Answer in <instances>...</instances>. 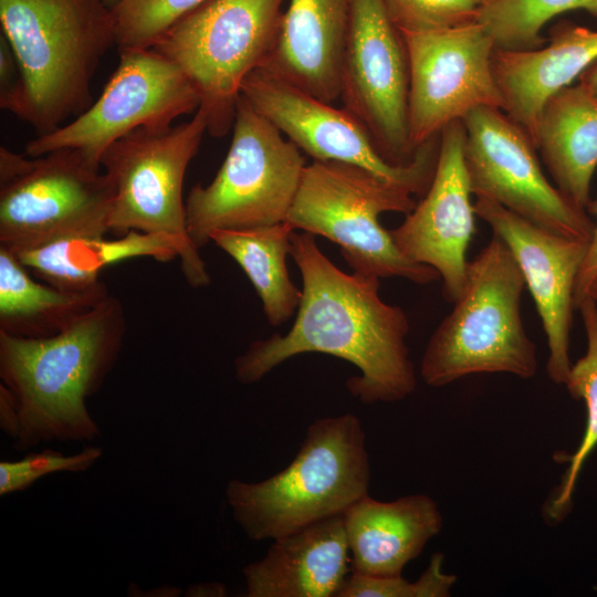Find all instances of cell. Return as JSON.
I'll return each instance as SVG.
<instances>
[{
    "label": "cell",
    "mask_w": 597,
    "mask_h": 597,
    "mask_svg": "<svg viewBox=\"0 0 597 597\" xmlns=\"http://www.w3.org/2000/svg\"><path fill=\"white\" fill-rule=\"evenodd\" d=\"M572 10H585L597 18V0H489L478 22L485 28L495 50L531 51L546 42L542 34L546 23Z\"/></svg>",
    "instance_id": "obj_27"
},
{
    "label": "cell",
    "mask_w": 597,
    "mask_h": 597,
    "mask_svg": "<svg viewBox=\"0 0 597 597\" xmlns=\"http://www.w3.org/2000/svg\"><path fill=\"white\" fill-rule=\"evenodd\" d=\"M228 154L207 186L186 198L189 237L201 249L214 230L285 222L306 166L298 147L241 95Z\"/></svg>",
    "instance_id": "obj_9"
},
{
    "label": "cell",
    "mask_w": 597,
    "mask_h": 597,
    "mask_svg": "<svg viewBox=\"0 0 597 597\" xmlns=\"http://www.w3.org/2000/svg\"><path fill=\"white\" fill-rule=\"evenodd\" d=\"M284 0H207L169 27L153 49L172 61L200 96L209 133L232 128L245 77L274 50Z\"/></svg>",
    "instance_id": "obj_8"
},
{
    "label": "cell",
    "mask_w": 597,
    "mask_h": 597,
    "mask_svg": "<svg viewBox=\"0 0 597 597\" xmlns=\"http://www.w3.org/2000/svg\"><path fill=\"white\" fill-rule=\"evenodd\" d=\"M444 556L434 553L416 582L400 576H369L350 573L336 597H448L457 576L443 572Z\"/></svg>",
    "instance_id": "obj_29"
},
{
    "label": "cell",
    "mask_w": 597,
    "mask_h": 597,
    "mask_svg": "<svg viewBox=\"0 0 597 597\" xmlns=\"http://www.w3.org/2000/svg\"><path fill=\"white\" fill-rule=\"evenodd\" d=\"M242 573L247 597H336L350 573L343 515L273 540Z\"/></svg>",
    "instance_id": "obj_19"
},
{
    "label": "cell",
    "mask_w": 597,
    "mask_h": 597,
    "mask_svg": "<svg viewBox=\"0 0 597 597\" xmlns=\"http://www.w3.org/2000/svg\"><path fill=\"white\" fill-rule=\"evenodd\" d=\"M409 82L406 43L383 1L352 0L339 98L394 166L409 165L418 154L409 138Z\"/></svg>",
    "instance_id": "obj_14"
},
{
    "label": "cell",
    "mask_w": 597,
    "mask_h": 597,
    "mask_svg": "<svg viewBox=\"0 0 597 597\" xmlns=\"http://www.w3.org/2000/svg\"><path fill=\"white\" fill-rule=\"evenodd\" d=\"M401 33L452 29L478 22L489 0H381Z\"/></svg>",
    "instance_id": "obj_30"
},
{
    "label": "cell",
    "mask_w": 597,
    "mask_h": 597,
    "mask_svg": "<svg viewBox=\"0 0 597 597\" xmlns=\"http://www.w3.org/2000/svg\"><path fill=\"white\" fill-rule=\"evenodd\" d=\"M587 336L586 354L570 367L565 386L574 399H584L587 409L586 427L576 452L568 459V467L555 489L543 514L547 523H558L569 513L572 496L579 472L597 446V303L589 295L580 303Z\"/></svg>",
    "instance_id": "obj_26"
},
{
    "label": "cell",
    "mask_w": 597,
    "mask_h": 597,
    "mask_svg": "<svg viewBox=\"0 0 597 597\" xmlns=\"http://www.w3.org/2000/svg\"><path fill=\"white\" fill-rule=\"evenodd\" d=\"M0 23L23 75L19 118L36 136L92 104V80L115 45L113 11L105 0H0Z\"/></svg>",
    "instance_id": "obj_3"
},
{
    "label": "cell",
    "mask_w": 597,
    "mask_h": 597,
    "mask_svg": "<svg viewBox=\"0 0 597 597\" xmlns=\"http://www.w3.org/2000/svg\"><path fill=\"white\" fill-rule=\"evenodd\" d=\"M294 229L286 221L273 226L214 230L210 241L244 271L259 295L272 326H280L297 311L302 297L286 266Z\"/></svg>",
    "instance_id": "obj_25"
},
{
    "label": "cell",
    "mask_w": 597,
    "mask_h": 597,
    "mask_svg": "<svg viewBox=\"0 0 597 597\" xmlns=\"http://www.w3.org/2000/svg\"><path fill=\"white\" fill-rule=\"evenodd\" d=\"M534 144L554 185L586 210L597 168V100L579 83L555 92L541 109Z\"/></svg>",
    "instance_id": "obj_22"
},
{
    "label": "cell",
    "mask_w": 597,
    "mask_h": 597,
    "mask_svg": "<svg viewBox=\"0 0 597 597\" xmlns=\"http://www.w3.org/2000/svg\"><path fill=\"white\" fill-rule=\"evenodd\" d=\"M28 270L0 245V332L12 336H53L111 295L103 281L86 289H62L34 280Z\"/></svg>",
    "instance_id": "obj_23"
},
{
    "label": "cell",
    "mask_w": 597,
    "mask_h": 597,
    "mask_svg": "<svg viewBox=\"0 0 597 597\" xmlns=\"http://www.w3.org/2000/svg\"><path fill=\"white\" fill-rule=\"evenodd\" d=\"M185 595L191 597H221L227 595V588L223 584L214 582L192 584L187 588Z\"/></svg>",
    "instance_id": "obj_34"
},
{
    "label": "cell",
    "mask_w": 597,
    "mask_h": 597,
    "mask_svg": "<svg viewBox=\"0 0 597 597\" xmlns=\"http://www.w3.org/2000/svg\"><path fill=\"white\" fill-rule=\"evenodd\" d=\"M595 217L594 232L585 259L580 265L574 289V304L578 308L580 303L588 295V290L597 279V198L590 200L586 209Z\"/></svg>",
    "instance_id": "obj_33"
},
{
    "label": "cell",
    "mask_w": 597,
    "mask_h": 597,
    "mask_svg": "<svg viewBox=\"0 0 597 597\" xmlns=\"http://www.w3.org/2000/svg\"><path fill=\"white\" fill-rule=\"evenodd\" d=\"M525 287L509 248L493 234L468 263L462 293L427 344L420 364L423 381L442 387L482 373L534 377L536 347L521 313Z\"/></svg>",
    "instance_id": "obj_5"
},
{
    "label": "cell",
    "mask_w": 597,
    "mask_h": 597,
    "mask_svg": "<svg viewBox=\"0 0 597 597\" xmlns=\"http://www.w3.org/2000/svg\"><path fill=\"white\" fill-rule=\"evenodd\" d=\"M102 454V448L86 446L74 454L66 455L56 450L44 449L40 452H30L20 460H2L0 495L24 491L48 474L84 472L95 464Z\"/></svg>",
    "instance_id": "obj_31"
},
{
    "label": "cell",
    "mask_w": 597,
    "mask_h": 597,
    "mask_svg": "<svg viewBox=\"0 0 597 597\" xmlns=\"http://www.w3.org/2000/svg\"><path fill=\"white\" fill-rule=\"evenodd\" d=\"M118 52V65L98 98L63 126L28 142L25 155L72 148L100 164L106 148L124 135L140 127H169L199 108L196 87L168 57L153 48Z\"/></svg>",
    "instance_id": "obj_11"
},
{
    "label": "cell",
    "mask_w": 597,
    "mask_h": 597,
    "mask_svg": "<svg viewBox=\"0 0 597 597\" xmlns=\"http://www.w3.org/2000/svg\"><path fill=\"white\" fill-rule=\"evenodd\" d=\"M577 80L597 100V60L586 67Z\"/></svg>",
    "instance_id": "obj_35"
},
{
    "label": "cell",
    "mask_w": 597,
    "mask_h": 597,
    "mask_svg": "<svg viewBox=\"0 0 597 597\" xmlns=\"http://www.w3.org/2000/svg\"><path fill=\"white\" fill-rule=\"evenodd\" d=\"M125 331L124 307L111 294L53 336L0 332V427L17 451L100 437L86 401L113 369Z\"/></svg>",
    "instance_id": "obj_2"
},
{
    "label": "cell",
    "mask_w": 597,
    "mask_h": 597,
    "mask_svg": "<svg viewBox=\"0 0 597 597\" xmlns=\"http://www.w3.org/2000/svg\"><path fill=\"white\" fill-rule=\"evenodd\" d=\"M595 60L597 31L579 25H563L546 46L536 50H495L492 65L504 100V112L534 143L546 100L570 85Z\"/></svg>",
    "instance_id": "obj_21"
},
{
    "label": "cell",
    "mask_w": 597,
    "mask_h": 597,
    "mask_svg": "<svg viewBox=\"0 0 597 597\" xmlns=\"http://www.w3.org/2000/svg\"><path fill=\"white\" fill-rule=\"evenodd\" d=\"M415 206L409 191L364 168L313 160L303 170L286 222L337 244L353 272L429 284L440 280L439 273L405 256L379 222L381 213L408 214Z\"/></svg>",
    "instance_id": "obj_7"
},
{
    "label": "cell",
    "mask_w": 597,
    "mask_h": 597,
    "mask_svg": "<svg viewBox=\"0 0 597 597\" xmlns=\"http://www.w3.org/2000/svg\"><path fill=\"white\" fill-rule=\"evenodd\" d=\"M588 295L590 297H593L596 303H597V279L593 282V284L590 285L589 290H588ZM587 295V296H588Z\"/></svg>",
    "instance_id": "obj_36"
},
{
    "label": "cell",
    "mask_w": 597,
    "mask_h": 597,
    "mask_svg": "<svg viewBox=\"0 0 597 597\" xmlns=\"http://www.w3.org/2000/svg\"><path fill=\"white\" fill-rule=\"evenodd\" d=\"M240 95L313 160L358 166L411 195L423 196L431 184L439 136L422 144L409 165L394 166L345 108H336L261 67L245 77Z\"/></svg>",
    "instance_id": "obj_13"
},
{
    "label": "cell",
    "mask_w": 597,
    "mask_h": 597,
    "mask_svg": "<svg viewBox=\"0 0 597 597\" xmlns=\"http://www.w3.org/2000/svg\"><path fill=\"white\" fill-rule=\"evenodd\" d=\"M369 457L359 418L353 413L315 420L291 463L260 481L231 479L226 500L252 541L275 540L343 515L368 494Z\"/></svg>",
    "instance_id": "obj_4"
},
{
    "label": "cell",
    "mask_w": 597,
    "mask_h": 597,
    "mask_svg": "<svg viewBox=\"0 0 597 597\" xmlns=\"http://www.w3.org/2000/svg\"><path fill=\"white\" fill-rule=\"evenodd\" d=\"M113 197L108 176L81 150L30 157L0 147V245L13 253L109 232Z\"/></svg>",
    "instance_id": "obj_10"
},
{
    "label": "cell",
    "mask_w": 597,
    "mask_h": 597,
    "mask_svg": "<svg viewBox=\"0 0 597 597\" xmlns=\"http://www.w3.org/2000/svg\"><path fill=\"white\" fill-rule=\"evenodd\" d=\"M205 111L165 128H137L111 144L100 164L113 185L109 232L139 231L170 240L181 273L195 289L210 284L205 260L191 241L182 187L186 170L207 133Z\"/></svg>",
    "instance_id": "obj_6"
},
{
    "label": "cell",
    "mask_w": 597,
    "mask_h": 597,
    "mask_svg": "<svg viewBox=\"0 0 597 597\" xmlns=\"http://www.w3.org/2000/svg\"><path fill=\"white\" fill-rule=\"evenodd\" d=\"M350 10L352 0H290L277 43L261 69L334 103L341 96Z\"/></svg>",
    "instance_id": "obj_18"
},
{
    "label": "cell",
    "mask_w": 597,
    "mask_h": 597,
    "mask_svg": "<svg viewBox=\"0 0 597 597\" xmlns=\"http://www.w3.org/2000/svg\"><path fill=\"white\" fill-rule=\"evenodd\" d=\"M350 573L400 576L442 528L437 503L427 494L383 502L368 494L343 514Z\"/></svg>",
    "instance_id": "obj_20"
},
{
    "label": "cell",
    "mask_w": 597,
    "mask_h": 597,
    "mask_svg": "<svg viewBox=\"0 0 597 597\" xmlns=\"http://www.w3.org/2000/svg\"><path fill=\"white\" fill-rule=\"evenodd\" d=\"M290 255L303 282L295 321L284 335L254 341L237 357V380L254 384L293 356L322 353L359 369L346 387L363 404L410 396L417 378L406 344L409 322L399 306L379 296L380 277L343 272L304 231L292 233Z\"/></svg>",
    "instance_id": "obj_1"
},
{
    "label": "cell",
    "mask_w": 597,
    "mask_h": 597,
    "mask_svg": "<svg viewBox=\"0 0 597 597\" xmlns=\"http://www.w3.org/2000/svg\"><path fill=\"white\" fill-rule=\"evenodd\" d=\"M475 216L509 248L534 300L547 339L546 371L565 384L570 371L569 333L574 289L589 241L546 230L503 206L476 198Z\"/></svg>",
    "instance_id": "obj_17"
},
{
    "label": "cell",
    "mask_w": 597,
    "mask_h": 597,
    "mask_svg": "<svg viewBox=\"0 0 597 597\" xmlns=\"http://www.w3.org/2000/svg\"><path fill=\"white\" fill-rule=\"evenodd\" d=\"M472 195L554 233L589 241L594 222L544 175L526 130L503 109L479 107L462 119Z\"/></svg>",
    "instance_id": "obj_12"
},
{
    "label": "cell",
    "mask_w": 597,
    "mask_h": 597,
    "mask_svg": "<svg viewBox=\"0 0 597 597\" xmlns=\"http://www.w3.org/2000/svg\"><path fill=\"white\" fill-rule=\"evenodd\" d=\"M207 0H119L112 9L118 51L151 48L178 19Z\"/></svg>",
    "instance_id": "obj_28"
},
{
    "label": "cell",
    "mask_w": 597,
    "mask_h": 597,
    "mask_svg": "<svg viewBox=\"0 0 597 597\" xmlns=\"http://www.w3.org/2000/svg\"><path fill=\"white\" fill-rule=\"evenodd\" d=\"M13 254L43 282L72 290L100 283L106 266L124 260L147 256L168 262L178 258L170 240L135 230L112 239L75 235Z\"/></svg>",
    "instance_id": "obj_24"
},
{
    "label": "cell",
    "mask_w": 597,
    "mask_h": 597,
    "mask_svg": "<svg viewBox=\"0 0 597 597\" xmlns=\"http://www.w3.org/2000/svg\"><path fill=\"white\" fill-rule=\"evenodd\" d=\"M464 145L462 121H454L441 130L428 190L404 222L389 230L405 256L439 273L443 295L452 303L465 284L469 263L465 255L475 231Z\"/></svg>",
    "instance_id": "obj_16"
},
{
    "label": "cell",
    "mask_w": 597,
    "mask_h": 597,
    "mask_svg": "<svg viewBox=\"0 0 597 597\" xmlns=\"http://www.w3.org/2000/svg\"><path fill=\"white\" fill-rule=\"evenodd\" d=\"M24 82L18 57L7 38L0 34V106L19 117Z\"/></svg>",
    "instance_id": "obj_32"
},
{
    "label": "cell",
    "mask_w": 597,
    "mask_h": 597,
    "mask_svg": "<svg viewBox=\"0 0 597 597\" xmlns=\"http://www.w3.org/2000/svg\"><path fill=\"white\" fill-rule=\"evenodd\" d=\"M409 60V138L415 150L479 107L504 111L483 24L401 33Z\"/></svg>",
    "instance_id": "obj_15"
}]
</instances>
